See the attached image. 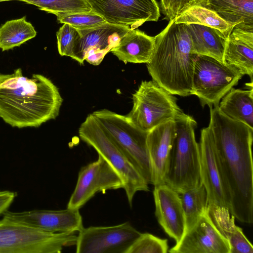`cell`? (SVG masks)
I'll use <instances>...</instances> for the list:
<instances>
[{
  "label": "cell",
  "mask_w": 253,
  "mask_h": 253,
  "mask_svg": "<svg viewBox=\"0 0 253 253\" xmlns=\"http://www.w3.org/2000/svg\"><path fill=\"white\" fill-rule=\"evenodd\" d=\"M192 0H186V4L185 5H186L187 3H188L189 2H190V1H192Z\"/></svg>",
  "instance_id": "cell-35"
},
{
  "label": "cell",
  "mask_w": 253,
  "mask_h": 253,
  "mask_svg": "<svg viewBox=\"0 0 253 253\" xmlns=\"http://www.w3.org/2000/svg\"><path fill=\"white\" fill-rule=\"evenodd\" d=\"M9 0H0V2L5 1H9Z\"/></svg>",
  "instance_id": "cell-36"
},
{
  "label": "cell",
  "mask_w": 253,
  "mask_h": 253,
  "mask_svg": "<svg viewBox=\"0 0 253 253\" xmlns=\"http://www.w3.org/2000/svg\"><path fill=\"white\" fill-rule=\"evenodd\" d=\"M223 59L253 81V31L234 27L226 39Z\"/></svg>",
  "instance_id": "cell-19"
},
{
  "label": "cell",
  "mask_w": 253,
  "mask_h": 253,
  "mask_svg": "<svg viewBox=\"0 0 253 253\" xmlns=\"http://www.w3.org/2000/svg\"><path fill=\"white\" fill-rule=\"evenodd\" d=\"M186 0H161V7L167 19H174L186 4Z\"/></svg>",
  "instance_id": "cell-32"
},
{
  "label": "cell",
  "mask_w": 253,
  "mask_h": 253,
  "mask_svg": "<svg viewBox=\"0 0 253 253\" xmlns=\"http://www.w3.org/2000/svg\"><path fill=\"white\" fill-rule=\"evenodd\" d=\"M155 215L165 232L178 243L185 231V217L180 194L163 183L154 186Z\"/></svg>",
  "instance_id": "cell-16"
},
{
  "label": "cell",
  "mask_w": 253,
  "mask_h": 253,
  "mask_svg": "<svg viewBox=\"0 0 253 253\" xmlns=\"http://www.w3.org/2000/svg\"><path fill=\"white\" fill-rule=\"evenodd\" d=\"M220 111L230 119L242 122L253 129V89L232 87L221 99Z\"/></svg>",
  "instance_id": "cell-24"
},
{
  "label": "cell",
  "mask_w": 253,
  "mask_h": 253,
  "mask_svg": "<svg viewBox=\"0 0 253 253\" xmlns=\"http://www.w3.org/2000/svg\"><path fill=\"white\" fill-rule=\"evenodd\" d=\"M55 15L59 23L68 24L78 30L93 28L107 22L93 10L89 12L59 13Z\"/></svg>",
  "instance_id": "cell-29"
},
{
  "label": "cell",
  "mask_w": 253,
  "mask_h": 253,
  "mask_svg": "<svg viewBox=\"0 0 253 253\" xmlns=\"http://www.w3.org/2000/svg\"><path fill=\"white\" fill-rule=\"evenodd\" d=\"M109 51L108 49H91L86 53L84 60L93 65H98Z\"/></svg>",
  "instance_id": "cell-33"
},
{
  "label": "cell",
  "mask_w": 253,
  "mask_h": 253,
  "mask_svg": "<svg viewBox=\"0 0 253 253\" xmlns=\"http://www.w3.org/2000/svg\"><path fill=\"white\" fill-rule=\"evenodd\" d=\"M79 135L119 175L130 207L136 192L149 191V184L91 113L81 125Z\"/></svg>",
  "instance_id": "cell-5"
},
{
  "label": "cell",
  "mask_w": 253,
  "mask_h": 253,
  "mask_svg": "<svg viewBox=\"0 0 253 253\" xmlns=\"http://www.w3.org/2000/svg\"><path fill=\"white\" fill-rule=\"evenodd\" d=\"M155 37L138 29H130L110 51L125 63H147L152 55Z\"/></svg>",
  "instance_id": "cell-21"
},
{
  "label": "cell",
  "mask_w": 253,
  "mask_h": 253,
  "mask_svg": "<svg viewBox=\"0 0 253 253\" xmlns=\"http://www.w3.org/2000/svg\"><path fill=\"white\" fill-rule=\"evenodd\" d=\"M54 15L59 13L89 12L92 7L87 0H20Z\"/></svg>",
  "instance_id": "cell-28"
},
{
  "label": "cell",
  "mask_w": 253,
  "mask_h": 253,
  "mask_svg": "<svg viewBox=\"0 0 253 253\" xmlns=\"http://www.w3.org/2000/svg\"><path fill=\"white\" fill-rule=\"evenodd\" d=\"M208 208V207H207ZM230 247L207 210L196 224L169 251L171 253H229Z\"/></svg>",
  "instance_id": "cell-14"
},
{
  "label": "cell",
  "mask_w": 253,
  "mask_h": 253,
  "mask_svg": "<svg viewBox=\"0 0 253 253\" xmlns=\"http://www.w3.org/2000/svg\"><path fill=\"white\" fill-rule=\"evenodd\" d=\"M75 233H52L2 218L0 220V253H60L75 245Z\"/></svg>",
  "instance_id": "cell-7"
},
{
  "label": "cell",
  "mask_w": 253,
  "mask_h": 253,
  "mask_svg": "<svg viewBox=\"0 0 253 253\" xmlns=\"http://www.w3.org/2000/svg\"><path fill=\"white\" fill-rule=\"evenodd\" d=\"M63 101L58 88L43 75L28 78L21 68L0 73V118L12 127H38L55 119Z\"/></svg>",
  "instance_id": "cell-2"
},
{
  "label": "cell",
  "mask_w": 253,
  "mask_h": 253,
  "mask_svg": "<svg viewBox=\"0 0 253 253\" xmlns=\"http://www.w3.org/2000/svg\"><path fill=\"white\" fill-rule=\"evenodd\" d=\"M177 100L154 81H142L132 94L133 107L126 116L139 129L148 132L186 114L178 105Z\"/></svg>",
  "instance_id": "cell-6"
},
{
  "label": "cell",
  "mask_w": 253,
  "mask_h": 253,
  "mask_svg": "<svg viewBox=\"0 0 253 253\" xmlns=\"http://www.w3.org/2000/svg\"><path fill=\"white\" fill-rule=\"evenodd\" d=\"M199 147L201 180L207 192L208 204L227 209L215 147L209 126L201 130Z\"/></svg>",
  "instance_id": "cell-15"
},
{
  "label": "cell",
  "mask_w": 253,
  "mask_h": 253,
  "mask_svg": "<svg viewBox=\"0 0 253 253\" xmlns=\"http://www.w3.org/2000/svg\"><path fill=\"white\" fill-rule=\"evenodd\" d=\"M168 250L167 239L160 238L150 233H141L126 253H167Z\"/></svg>",
  "instance_id": "cell-30"
},
{
  "label": "cell",
  "mask_w": 253,
  "mask_h": 253,
  "mask_svg": "<svg viewBox=\"0 0 253 253\" xmlns=\"http://www.w3.org/2000/svg\"><path fill=\"white\" fill-rule=\"evenodd\" d=\"M185 221V231L189 230L207 211L208 197L202 184L179 194Z\"/></svg>",
  "instance_id": "cell-27"
},
{
  "label": "cell",
  "mask_w": 253,
  "mask_h": 253,
  "mask_svg": "<svg viewBox=\"0 0 253 253\" xmlns=\"http://www.w3.org/2000/svg\"><path fill=\"white\" fill-rule=\"evenodd\" d=\"M207 211L215 225L227 240L229 253H253L252 244L242 229L236 225L235 218L227 209L208 204Z\"/></svg>",
  "instance_id": "cell-22"
},
{
  "label": "cell",
  "mask_w": 253,
  "mask_h": 253,
  "mask_svg": "<svg viewBox=\"0 0 253 253\" xmlns=\"http://www.w3.org/2000/svg\"><path fill=\"white\" fill-rule=\"evenodd\" d=\"M210 109L214 141L228 210L241 222L253 223V129Z\"/></svg>",
  "instance_id": "cell-1"
},
{
  "label": "cell",
  "mask_w": 253,
  "mask_h": 253,
  "mask_svg": "<svg viewBox=\"0 0 253 253\" xmlns=\"http://www.w3.org/2000/svg\"><path fill=\"white\" fill-rule=\"evenodd\" d=\"M36 35V31L26 16L7 21L0 26V49L4 51L19 46Z\"/></svg>",
  "instance_id": "cell-26"
},
{
  "label": "cell",
  "mask_w": 253,
  "mask_h": 253,
  "mask_svg": "<svg viewBox=\"0 0 253 253\" xmlns=\"http://www.w3.org/2000/svg\"><path fill=\"white\" fill-rule=\"evenodd\" d=\"M174 20L177 23L199 24L215 29L226 38L235 27L213 10L198 4L184 6Z\"/></svg>",
  "instance_id": "cell-25"
},
{
  "label": "cell",
  "mask_w": 253,
  "mask_h": 253,
  "mask_svg": "<svg viewBox=\"0 0 253 253\" xmlns=\"http://www.w3.org/2000/svg\"><path fill=\"white\" fill-rule=\"evenodd\" d=\"M121 179L113 168L101 156L83 167L67 204V208L79 210L96 193L123 188Z\"/></svg>",
  "instance_id": "cell-12"
},
{
  "label": "cell",
  "mask_w": 253,
  "mask_h": 253,
  "mask_svg": "<svg viewBox=\"0 0 253 253\" xmlns=\"http://www.w3.org/2000/svg\"><path fill=\"white\" fill-rule=\"evenodd\" d=\"M130 29L126 26L106 22L93 28L78 30L72 58L83 65L86 53L91 49H108L115 46Z\"/></svg>",
  "instance_id": "cell-18"
},
{
  "label": "cell",
  "mask_w": 253,
  "mask_h": 253,
  "mask_svg": "<svg viewBox=\"0 0 253 253\" xmlns=\"http://www.w3.org/2000/svg\"><path fill=\"white\" fill-rule=\"evenodd\" d=\"M185 25L195 54L210 56L223 62L227 38L222 33L215 29L199 24Z\"/></svg>",
  "instance_id": "cell-23"
},
{
  "label": "cell",
  "mask_w": 253,
  "mask_h": 253,
  "mask_svg": "<svg viewBox=\"0 0 253 253\" xmlns=\"http://www.w3.org/2000/svg\"><path fill=\"white\" fill-rule=\"evenodd\" d=\"M91 114L147 182L151 184V168L147 146L148 132L139 129L126 116L106 109L94 111Z\"/></svg>",
  "instance_id": "cell-8"
},
{
  "label": "cell",
  "mask_w": 253,
  "mask_h": 253,
  "mask_svg": "<svg viewBox=\"0 0 253 253\" xmlns=\"http://www.w3.org/2000/svg\"><path fill=\"white\" fill-rule=\"evenodd\" d=\"M175 121L176 134L168 157L164 181L180 194L202 183L199 143L195 135L197 122L187 114Z\"/></svg>",
  "instance_id": "cell-4"
},
{
  "label": "cell",
  "mask_w": 253,
  "mask_h": 253,
  "mask_svg": "<svg viewBox=\"0 0 253 253\" xmlns=\"http://www.w3.org/2000/svg\"><path fill=\"white\" fill-rule=\"evenodd\" d=\"M141 233L128 222L110 226H90L79 232L76 253H126Z\"/></svg>",
  "instance_id": "cell-10"
},
{
  "label": "cell",
  "mask_w": 253,
  "mask_h": 253,
  "mask_svg": "<svg viewBox=\"0 0 253 253\" xmlns=\"http://www.w3.org/2000/svg\"><path fill=\"white\" fill-rule=\"evenodd\" d=\"M92 10L108 23L135 29L146 22L157 21L160 16L156 0H87Z\"/></svg>",
  "instance_id": "cell-11"
},
{
  "label": "cell",
  "mask_w": 253,
  "mask_h": 253,
  "mask_svg": "<svg viewBox=\"0 0 253 253\" xmlns=\"http://www.w3.org/2000/svg\"><path fill=\"white\" fill-rule=\"evenodd\" d=\"M16 196V193L12 191H0V215L7 210Z\"/></svg>",
  "instance_id": "cell-34"
},
{
  "label": "cell",
  "mask_w": 253,
  "mask_h": 253,
  "mask_svg": "<svg viewBox=\"0 0 253 253\" xmlns=\"http://www.w3.org/2000/svg\"><path fill=\"white\" fill-rule=\"evenodd\" d=\"M176 131L174 120L164 123L148 132L147 146L149 154L151 184L165 183L164 177L168 157Z\"/></svg>",
  "instance_id": "cell-17"
},
{
  "label": "cell",
  "mask_w": 253,
  "mask_h": 253,
  "mask_svg": "<svg viewBox=\"0 0 253 253\" xmlns=\"http://www.w3.org/2000/svg\"><path fill=\"white\" fill-rule=\"evenodd\" d=\"M3 217L42 231L52 233L79 232L83 228L79 210H35L21 212L5 211Z\"/></svg>",
  "instance_id": "cell-13"
},
{
  "label": "cell",
  "mask_w": 253,
  "mask_h": 253,
  "mask_svg": "<svg viewBox=\"0 0 253 253\" xmlns=\"http://www.w3.org/2000/svg\"><path fill=\"white\" fill-rule=\"evenodd\" d=\"M190 4L213 10L234 27L253 31V0H193L185 6Z\"/></svg>",
  "instance_id": "cell-20"
},
{
  "label": "cell",
  "mask_w": 253,
  "mask_h": 253,
  "mask_svg": "<svg viewBox=\"0 0 253 253\" xmlns=\"http://www.w3.org/2000/svg\"><path fill=\"white\" fill-rule=\"evenodd\" d=\"M80 35L78 29L68 24H63L56 32L58 50L61 56H66L71 58L73 49Z\"/></svg>",
  "instance_id": "cell-31"
},
{
  "label": "cell",
  "mask_w": 253,
  "mask_h": 253,
  "mask_svg": "<svg viewBox=\"0 0 253 253\" xmlns=\"http://www.w3.org/2000/svg\"><path fill=\"white\" fill-rule=\"evenodd\" d=\"M197 55L192 50L186 25L174 19L155 36V46L146 63L153 81L173 95H192V78Z\"/></svg>",
  "instance_id": "cell-3"
},
{
  "label": "cell",
  "mask_w": 253,
  "mask_h": 253,
  "mask_svg": "<svg viewBox=\"0 0 253 253\" xmlns=\"http://www.w3.org/2000/svg\"><path fill=\"white\" fill-rule=\"evenodd\" d=\"M244 75L236 68L206 55H197L192 78V95L203 107L217 106L222 98Z\"/></svg>",
  "instance_id": "cell-9"
}]
</instances>
